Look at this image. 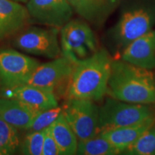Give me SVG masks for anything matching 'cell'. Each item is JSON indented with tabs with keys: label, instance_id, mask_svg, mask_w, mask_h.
Returning <instances> with one entry per match:
<instances>
[{
	"label": "cell",
	"instance_id": "2e32d148",
	"mask_svg": "<svg viewBox=\"0 0 155 155\" xmlns=\"http://www.w3.org/2000/svg\"><path fill=\"white\" fill-rule=\"evenodd\" d=\"M155 124V116L141 123L99 133L117 149L120 154L127 150L147 129Z\"/></svg>",
	"mask_w": 155,
	"mask_h": 155
},
{
	"label": "cell",
	"instance_id": "ba28073f",
	"mask_svg": "<svg viewBox=\"0 0 155 155\" xmlns=\"http://www.w3.org/2000/svg\"><path fill=\"white\" fill-rule=\"evenodd\" d=\"M60 30L37 27L24 29L15 39L13 45L28 53L55 59L62 55L58 38Z\"/></svg>",
	"mask_w": 155,
	"mask_h": 155
},
{
	"label": "cell",
	"instance_id": "9c48e42d",
	"mask_svg": "<svg viewBox=\"0 0 155 155\" xmlns=\"http://www.w3.org/2000/svg\"><path fill=\"white\" fill-rule=\"evenodd\" d=\"M26 7L30 23L58 29L72 19L74 12L67 0H29Z\"/></svg>",
	"mask_w": 155,
	"mask_h": 155
},
{
	"label": "cell",
	"instance_id": "ffe728a7",
	"mask_svg": "<svg viewBox=\"0 0 155 155\" xmlns=\"http://www.w3.org/2000/svg\"><path fill=\"white\" fill-rule=\"evenodd\" d=\"M127 155H155V124L123 153Z\"/></svg>",
	"mask_w": 155,
	"mask_h": 155
},
{
	"label": "cell",
	"instance_id": "277c9868",
	"mask_svg": "<svg viewBox=\"0 0 155 155\" xmlns=\"http://www.w3.org/2000/svg\"><path fill=\"white\" fill-rule=\"evenodd\" d=\"M62 55L77 64L99 50L94 31L86 20L71 19L60 30Z\"/></svg>",
	"mask_w": 155,
	"mask_h": 155
},
{
	"label": "cell",
	"instance_id": "7a4b0ae2",
	"mask_svg": "<svg viewBox=\"0 0 155 155\" xmlns=\"http://www.w3.org/2000/svg\"><path fill=\"white\" fill-rule=\"evenodd\" d=\"M112 56L100 49L91 57L75 64L66 87L67 99L101 101L107 95Z\"/></svg>",
	"mask_w": 155,
	"mask_h": 155
},
{
	"label": "cell",
	"instance_id": "44dd1931",
	"mask_svg": "<svg viewBox=\"0 0 155 155\" xmlns=\"http://www.w3.org/2000/svg\"><path fill=\"white\" fill-rule=\"evenodd\" d=\"M44 142V130L32 131L23 141L21 152L27 155H41Z\"/></svg>",
	"mask_w": 155,
	"mask_h": 155
},
{
	"label": "cell",
	"instance_id": "5bb4252c",
	"mask_svg": "<svg viewBox=\"0 0 155 155\" xmlns=\"http://www.w3.org/2000/svg\"><path fill=\"white\" fill-rule=\"evenodd\" d=\"M40 112L16 98H0V117L17 129H30Z\"/></svg>",
	"mask_w": 155,
	"mask_h": 155
},
{
	"label": "cell",
	"instance_id": "8992f818",
	"mask_svg": "<svg viewBox=\"0 0 155 155\" xmlns=\"http://www.w3.org/2000/svg\"><path fill=\"white\" fill-rule=\"evenodd\" d=\"M62 113L78 141L99 134V107L93 101L67 99L62 107Z\"/></svg>",
	"mask_w": 155,
	"mask_h": 155
},
{
	"label": "cell",
	"instance_id": "5b68a950",
	"mask_svg": "<svg viewBox=\"0 0 155 155\" xmlns=\"http://www.w3.org/2000/svg\"><path fill=\"white\" fill-rule=\"evenodd\" d=\"M155 116L150 105L125 102L108 96L99 107V133L136 124Z\"/></svg>",
	"mask_w": 155,
	"mask_h": 155
},
{
	"label": "cell",
	"instance_id": "8fae6325",
	"mask_svg": "<svg viewBox=\"0 0 155 155\" xmlns=\"http://www.w3.org/2000/svg\"><path fill=\"white\" fill-rule=\"evenodd\" d=\"M30 23L27 7L13 0H0V42L24 30Z\"/></svg>",
	"mask_w": 155,
	"mask_h": 155
},
{
	"label": "cell",
	"instance_id": "9a60e30c",
	"mask_svg": "<svg viewBox=\"0 0 155 155\" xmlns=\"http://www.w3.org/2000/svg\"><path fill=\"white\" fill-rule=\"evenodd\" d=\"M121 0H77L73 9L90 24L100 26L121 4Z\"/></svg>",
	"mask_w": 155,
	"mask_h": 155
},
{
	"label": "cell",
	"instance_id": "ac0fdd59",
	"mask_svg": "<svg viewBox=\"0 0 155 155\" xmlns=\"http://www.w3.org/2000/svg\"><path fill=\"white\" fill-rule=\"evenodd\" d=\"M76 154L81 155H116L120 153L108 139L98 134L87 140L78 141Z\"/></svg>",
	"mask_w": 155,
	"mask_h": 155
},
{
	"label": "cell",
	"instance_id": "6da1fadb",
	"mask_svg": "<svg viewBox=\"0 0 155 155\" xmlns=\"http://www.w3.org/2000/svg\"><path fill=\"white\" fill-rule=\"evenodd\" d=\"M107 95L133 104H155V78L149 70L113 58Z\"/></svg>",
	"mask_w": 155,
	"mask_h": 155
},
{
	"label": "cell",
	"instance_id": "30bf717a",
	"mask_svg": "<svg viewBox=\"0 0 155 155\" xmlns=\"http://www.w3.org/2000/svg\"><path fill=\"white\" fill-rule=\"evenodd\" d=\"M75 64L67 58L61 55L53 61L40 65L32 73L26 84L42 88H55L68 83Z\"/></svg>",
	"mask_w": 155,
	"mask_h": 155
},
{
	"label": "cell",
	"instance_id": "7402d4cb",
	"mask_svg": "<svg viewBox=\"0 0 155 155\" xmlns=\"http://www.w3.org/2000/svg\"><path fill=\"white\" fill-rule=\"evenodd\" d=\"M62 112V107H57L40 112L32 121L30 129L32 131L44 130L57 119Z\"/></svg>",
	"mask_w": 155,
	"mask_h": 155
},
{
	"label": "cell",
	"instance_id": "4fadbf2b",
	"mask_svg": "<svg viewBox=\"0 0 155 155\" xmlns=\"http://www.w3.org/2000/svg\"><path fill=\"white\" fill-rule=\"evenodd\" d=\"M5 91L7 98H16L40 112L58 105L55 93L51 89L24 84Z\"/></svg>",
	"mask_w": 155,
	"mask_h": 155
},
{
	"label": "cell",
	"instance_id": "d4e9b609",
	"mask_svg": "<svg viewBox=\"0 0 155 155\" xmlns=\"http://www.w3.org/2000/svg\"><path fill=\"white\" fill-rule=\"evenodd\" d=\"M13 1L17 2H19V3H27L29 0H13Z\"/></svg>",
	"mask_w": 155,
	"mask_h": 155
},
{
	"label": "cell",
	"instance_id": "cb8c5ba5",
	"mask_svg": "<svg viewBox=\"0 0 155 155\" xmlns=\"http://www.w3.org/2000/svg\"><path fill=\"white\" fill-rule=\"evenodd\" d=\"M68 2L70 3V5H71V6H72V7H73V5H75V2H76L77 0H67Z\"/></svg>",
	"mask_w": 155,
	"mask_h": 155
},
{
	"label": "cell",
	"instance_id": "7c38bea8",
	"mask_svg": "<svg viewBox=\"0 0 155 155\" xmlns=\"http://www.w3.org/2000/svg\"><path fill=\"white\" fill-rule=\"evenodd\" d=\"M119 58L149 71L155 70V30H151L129 44Z\"/></svg>",
	"mask_w": 155,
	"mask_h": 155
},
{
	"label": "cell",
	"instance_id": "603a6c76",
	"mask_svg": "<svg viewBox=\"0 0 155 155\" xmlns=\"http://www.w3.org/2000/svg\"><path fill=\"white\" fill-rule=\"evenodd\" d=\"M60 152L50 126L44 129V142L42 155H59Z\"/></svg>",
	"mask_w": 155,
	"mask_h": 155
},
{
	"label": "cell",
	"instance_id": "e0dca14e",
	"mask_svg": "<svg viewBox=\"0 0 155 155\" xmlns=\"http://www.w3.org/2000/svg\"><path fill=\"white\" fill-rule=\"evenodd\" d=\"M50 127L60 154H76L78 140L62 112Z\"/></svg>",
	"mask_w": 155,
	"mask_h": 155
},
{
	"label": "cell",
	"instance_id": "3957f363",
	"mask_svg": "<svg viewBox=\"0 0 155 155\" xmlns=\"http://www.w3.org/2000/svg\"><path fill=\"white\" fill-rule=\"evenodd\" d=\"M154 25L155 0H130L125 4L119 19L108 32L114 58H119L129 44L152 30Z\"/></svg>",
	"mask_w": 155,
	"mask_h": 155
},
{
	"label": "cell",
	"instance_id": "52a82bcc",
	"mask_svg": "<svg viewBox=\"0 0 155 155\" xmlns=\"http://www.w3.org/2000/svg\"><path fill=\"white\" fill-rule=\"evenodd\" d=\"M40 64L12 49H0V88L11 89L26 84Z\"/></svg>",
	"mask_w": 155,
	"mask_h": 155
},
{
	"label": "cell",
	"instance_id": "d6986e66",
	"mask_svg": "<svg viewBox=\"0 0 155 155\" xmlns=\"http://www.w3.org/2000/svg\"><path fill=\"white\" fill-rule=\"evenodd\" d=\"M16 128L0 117V155L12 154L19 146V137Z\"/></svg>",
	"mask_w": 155,
	"mask_h": 155
}]
</instances>
